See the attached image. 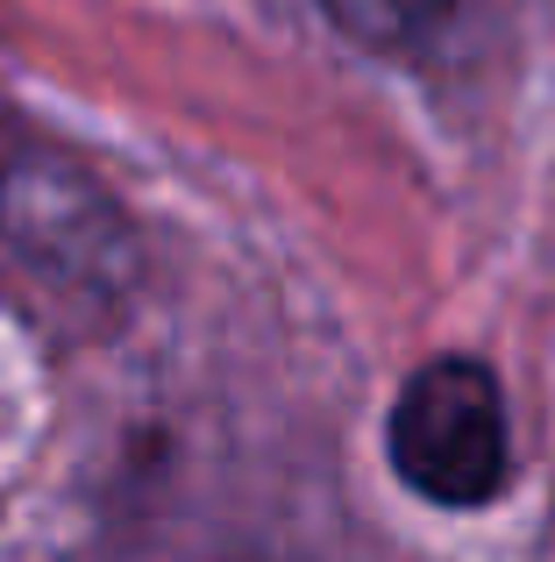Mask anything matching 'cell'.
<instances>
[{"instance_id": "1", "label": "cell", "mask_w": 555, "mask_h": 562, "mask_svg": "<svg viewBox=\"0 0 555 562\" xmlns=\"http://www.w3.org/2000/svg\"><path fill=\"white\" fill-rule=\"evenodd\" d=\"M392 470L434 506H485L506 492V398L471 357H434L392 406Z\"/></svg>"}, {"instance_id": "2", "label": "cell", "mask_w": 555, "mask_h": 562, "mask_svg": "<svg viewBox=\"0 0 555 562\" xmlns=\"http://www.w3.org/2000/svg\"><path fill=\"white\" fill-rule=\"evenodd\" d=\"M320 8L342 36L371 43V50H399V43H420L428 29H442L456 0H320Z\"/></svg>"}]
</instances>
